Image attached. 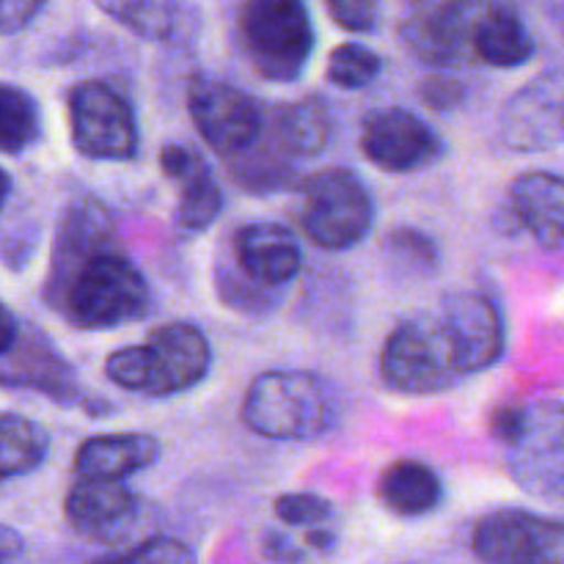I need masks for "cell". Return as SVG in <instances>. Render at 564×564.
I'll return each mask as SVG.
<instances>
[{
    "label": "cell",
    "instance_id": "cell-30",
    "mask_svg": "<svg viewBox=\"0 0 564 564\" xmlns=\"http://www.w3.org/2000/svg\"><path fill=\"white\" fill-rule=\"evenodd\" d=\"M391 253H394L400 262L411 264V268H424L433 270L438 264V248L430 240L427 235H422L419 229H411V226H400V229L391 231L386 237Z\"/></svg>",
    "mask_w": 564,
    "mask_h": 564
},
{
    "label": "cell",
    "instance_id": "cell-22",
    "mask_svg": "<svg viewBox=\"0 0 564 564\" xmlns=\"http://www.w3.org/2000/svg\"><path fill=\"white\" fill-rule=\"evenodd\" d=\"M334 135V119H330L328 102L319 97H306L290 102L275 116V138L290 154L314 158L325 152Z\"/></svg>",
    "mask_w": 564,
    "mask_h": 564
},
{
    "label": "cell",
    "instance_id": "cell-24",
    "mask_svg": "<svg viewBox=\"0 0 564 564\" xmlns=\"http://www.w3.org/2000/svg\"><path fill=\"white\" fill-rule=\"evenodd\" d=\"M22 364H11V367L0 369V380L17 386H31V389L47 391L53 400H69L77 394V386L72 380L69 367L64 364V358L58 352H53L50 347H36L33 350V341L20 352Z\"/></svg>",
    "mask_w": 564,
    "mask_h": 564
},
{
    "label": "cell",
    "instance_id": "cell-36",
    "mask_svg": "<svg viewBox=\"0 0 564 564\" xmlns=\"http://www.w3.org/2000/svg\"><path fill=\"white\" fill-rule=\"evenodd\" d=\"M11 196V174L6 169H0V209H3V204L9 202Z\"/></svg>",
    "mask_w": 564,
    "mask_h": 564
},
{
    "label": "cell",
    "instance_id": "cell-1",
    "mask_svg": "<svg viewBox=\"0 0 564 564\" xmlns=\"http://www.w3.org/2000/svg\"><path fill=\"white\" fill-rule=\"evenodd\" d=\"M47 301L83 330L119 328L152 312L147 275L116 248L113 218L91 198L75 202L61 218Z\"/></svg>",
    "mask_w": 564,
    "mask_h": 564
},
{
    "label": "cell",
    "instance_id": "cell-13",
    "mask_svg": "<svg viewBox=\"0 0 564 564\" xmlns=\"http://www.w3.org/2000/svg\"><path fill=\"white\" fill-rule=\"evenodd\" d=\"M562 69H551L529 80L507 99L501 110V138L510 149L560 147L562 141Z\"/></svg>",
    "mask_w": 564,
    "mask_h": 564
},
{
    "label": "cell",
    "instance_id": "cell-5",
    "mask_svg": "<svg viewBox=\"0 0 564 564\" xmlns=\"http://www.w3.org/2000/svg\"><path fill=\"white\" fill-rule=\"evenodd\" d=\"M240 36L253 69L273 83L303 75L314 53L312 14L297 0H251L240 9Z\"/></svg>",
    "mask_w": 564,
    "mask_h": 564
},
{
    "label": "cell",
    "instance_id": "cell-6",
    "mask_svg": "<svg viewBox=\"0 0 564 564\" xmlns=\"http://www.w3.org/2000/svg\"><path fill=\"white\" fill-rule=\"evenodd\" d=\"M372 220V193L352 171L325 169L303 185L301 224L314 246L325 251L356 248L369 235Z\"/></svg>",
    "mask_w": 564,
    "mask_h": 564
},
{
    "label": "cell",
    "instance_id": "cell-23",
    "mask_svg": "<svg viewBox=\"0 0 564 564\" xmlns=\"http://www.w3.org/2000/svg\"><path fill=\"white\" fill-rule=\"evenodd\" d=\"M50 452V435L42 424L20 413L0 411V482L36 471Z\"/></svg>",
    "mask_w": 564,
    "mask_h": 564
},
{
    "label": "cell",
    "instance_id": "cell-9",
    "mask_svg": "<svg viewBox=\"0 0 564 564\" xmlns=\"http://www.w3.org/2000/svg\"><path fill=\"white\" fill-rule=\"evenodd\" d=\"M187 108L198 135L224 158L242 154L262 135V108L251 94L213 77H196L187 88Z\"/></svg>",
    "mask_w": 564,
    "mask_h": 564
},
{
    "label": "cell",
    "instance_id": "cell-31",
    "mask_svg": "<svg viewBox=\"0 0 564 564\" xmlns=\"http://www.w3.org/2000/svg\"><path fill=\"white\" fill-rule=\"evenodd\" d=\"M325 11L336 25L352 33L375 31L380 20V6L372 0H330L325 3Z\"/></svg>",
    "mask_w": 564,
    "mask_h": 564
},
{
    "label": "cell",
    "instance_id": "cell-25",
    "mask_svg": "<svg viewBox=\"0 0 564 564\" xmlns=\"http://www.w3.org/2000/svg\"><path fill=\"white\" fill-rule=\"evenodd\" d=\"M42 135V110L22 86L0 80V154H22Z\"/></svg>",
    "mask_w": 564,
    "mask_h": 564
},
{
    "label": "cell",
    "instance_id": "cell-29",
    "mask_svg": "<svg viewBox=\"0 0 564 564\" xmlns=\"http://www.w3.org/2000/svg\"><path fill=\"white\" fill-rule=\"evenodd\" d=\"M275 516L281 523L297 529H319L330 518V505L317 494H286L275 499Z\"/></svg>",
    "mask_w": 564,
    "mask_h": 564
},
{
    "label": "cell",
    "instance_id": "cell-2",
    "mask_svg": "<svg viewBox=\"0 0 564 564\" xmlns=\"http://www.w3.org/2000/svg\"><path fill=\"white\" fill-rule=\"evenodd\" d=\"M213 364L207 336L191 323L160 325L149 341L113 350L105 358V375L124 391L171 397L202 383Z\"/></svg>",
    "mask_w": 564,
    "mask_h": 564
},
{
    "label": "cell",
    "instance_id": "cell-18",
    "mask_svg": "<svg viewBox=\"0 0 564 564\" xmlns=\"http://www.w3.org/2000/svg\"><path fill=\"white\" fill-rule=\"evenodd\" d=\"M160 444L149 433H105L83 441L75 452V474L80 479L121 482L130 474L152 468Z\"/></svg>",
    "mask_w": 564,
    "mask_h": 564
},
{
    "label": "cell",
    "instance_id": "cell-21",
    "mask_svg": "<svg viewBox=\"0 0 564 564\" xmlns=\"http://www.w3.org/2000/svg\"><path fill=\"white\" fill-rule=\"evenodd\" d=\"M378 494L391 512L402 518H419L438 510L444 501V485L430 466L419 460H400L386 468Z\"/></svg>",
    "mask_w": 564,
    "mask_h": 564
},
{
    "label": "cell",
    "instance_id": "cell-14",
    "mask_svg": "<svg viewBox=\"0 0 564 564\" xmlns=\"http://www.w3.org/2000/svg\"><path fill=\"white\" fill-rule=\"evenodd\" d=\"M441 317L455 341L463 378L485 372L505 356V319H501L499 306L488 295L463 292V295L449 297L441 308Z\"/></svg>",
    "mask_w": 564,
    "mask_h": 564
},
{
    "label": "cell",
    "instance_id": "cell-4",
    "mask_svg": "<svg viewBox=\"0 0 564 564\" xmlns=\"http://www.w3.org/2000/svg\"><path fill=\"white\" fill-rule=\"evenodd\" d=\"M380 375L391 391L411 397L441 394L463 378L441 312L413 314L397 325L380 356Z\"/></svg>",
    "mask_w": 564,
    "mask_h": 564
},
{
    "label": "cell",
    "instance_id": "cell-32",
    "mask_svg": "<svg viewBox=\"0 0 564 564\" xmlns=\"http://www.w3.org/2000/svg\"><path fill=\"white\" fill-rule=\"evenodd\" d=\"M419 97L430 110L438 113H452L466 102V83H460L452 75H430L419 86Z\"/></svg>",
    "mask_w": 564,
    "mask_h": 564
},
{
    "label": "cell",
    "instance_id": "cell-35",
    "mask_svg": "<svg viewBox=\"0 0 564 564\" xmlns=\"http://www.w3.org/2000/svg\"><path fill=\"white\" fill-rule=\"evenodd\" d=\"M17 341H20V325H17L14 314L0 303V358L9 356Z\"/></svg>",
    "mask_w": 564,
    "mask_h": 564
},
{
    "label": "cell",
    "instance_id": "cell-11",
    "mask_svg": "<svg viewBox=\"0 0 564 564\" xmlns=\"http://www.w3.org/2000/svg\"><path fill=\"white\" fill-rule=\"evenodd\" d=\"M361 152L380 171L411 174L441 160L444 141L413 110L380 108L364 119Z\"/></svg>",
    "mask_w": 564,
    "mask_h": 564
},
{
    "label": "cell",
    "instance_id": "cell-17",
    "mask_svg": "<svg viewBox=\"0 0 564 564\" xmlns=\"http://www.w3.org/2000/svg\"><path fill=\"white\" fill-rule=\"evenodd\" d=\"M237 264L242 273L259 286H284L301 273L303 251L286 226L281 224H248L237 231L235 240Z\"/></svg>",
    "mask_w": 564,
    "mask_h": 564
},
{
    "label": "cell",
    "instance_id": "cell-16",
    "mask_svg": "<svg viewBox=\"0 0 564 564\" xmlns=\"http://www.w3.org/2000/svg\"><path fill=\"white\" fill-rule=\"evenodd\" d=\"M160 169L180 187L176 226L191 235L207 231L224 213V191L215 182L207 160L185 143H165L160 149Z\"/></svg>",
    "mask_w": 564,
    "mask_h": 564
},
{
    "label": "cell",
    "instance_id": "cell-20",
    "mask_svg": "<svg viewBox=\"0 0 564 564\" xmlns=\"http://www.w3.org/2000/svg\"><path fill=\"white\" fill-rule=\"evenodd\" d=\"M471 55L499 69H516L534 55V39L512 6H477Z\"/></svg>",
    "mask_w": 564,
    "mask_h": 564
},
{
    "label": "cell",
    "instance_id": "cell-15",
    "mask_svg": "<svg viewBox=\"0 0 564 564\" xmlns=\"http://www.w3.org/2000/svg\"><path fill=\"white\" fill-rule=\"evenodd\" d=\"M69 527L94 543H121L138 523V496L121 482L77 479L64 501Z\"/></svg>",
    "mask_w": 564,
    "mask_h": 564
},
{
    "label": "cell",
    "instance_id": "cell-3",
    "mask_svg": "<svg viewBox=\"0 0 564 564\" xmlns=\"http://www.w3.org/2000/svg\"><path fill=\"white\" fill-rule=\"evenodd\" d=\"M339 419L336 394L312 372L273 369L248 386L242 422L257 435L275 441H308L328 433Z\"/></svg>",
    "mask_w": 564,
    "mask_h": 564
},
{
    "label": "cell",
    "instance_id": "cell-12",
    "mask_svg": "<svg viewBox=\"0 0 564 564\" xmlns=\"http://www.w3.org/2000/svg\"><path fill=\"white\" fill-rule=\"evenodd\" d=\"M477 3H422L400 22V36L416 58L455 66L471 58V25Z\"/></svg>",
    "mask_w": 564,
    "mask_h": 564
},
{
    "label": "cell",
    "instance_id": "cell-26",
    "mask_svg": "<svg viewBox=\"0 0 564 564\" xmlns=\"http://www.w3.org/2000/svg\"><path fill=\"white\" fill-rule=\"evenodd\" d=\"M99 11L113 17L119 25L149 42H163L176 25L180 6L165 0H119V3H99Z\"/></svg>",
    "mask_w": 564,
    "mask_h": 564
},
{
    "label": "cell",
    "instance_id": "cell-27",
    "mask_svg": "<svg viewBox=\"0 0 564 564\" xmlns=\"http://www.w3.org/2000/svg\"><path fill=\"white\" fill-rule=\"evenodd\" d=\"M383 69V61L367 44L345 42L328 55V80L345 91H358L369 86Z\"/></svg>",
    "mask_w": 564,
    "mask_h": 564
},
{
    "label": "cell",
    "instance_id": "cell-8",
    "mask_svg": "<svg viewBox=\"0 0 564 564\" xmlns=\"http://www.w3.org/2000/svg\"><path fill=\"white\" fill-rule=\"evenodd\" d=\"M474 554L482 564H564V527L529 510H499L474 529Z\"/></svg>",
    "mask_w": 564,
    "mask_h": 564
},
{
    "label": "cell",
    "instance_id": "cell-10",
    "mask_svg": "<svg viewBox=\"0 0 564 564\" xmlns=\"http://www.w3.org/2000/svg\"><path fill=\"white\" fill-rule=\"evenodd\" d=\"M562 402L527 405V419L516 438L507 444V466L523 490L543 499H560L564 485V435Z\"/></svg>",
    "mask_w": 564,
    "mask_h": 564
},
{
    "label": "cell",
    "instance_id": "cell-33",
    "mask_svg": "<svg viewBox=\"0 0 564 564\" xmlns=\"http://www.w3.org/2000/svg\"><path fill=\"white\" fill-rule=\"evenodd\" d=\"M44 11V3H28V0H0V36L22 31L33 17Z\"/></svg>",
    "mask_w": 564,
    "mask_h": 564
},
{
    "label": "cell",
    "instance_id": "cell-19",
    "mask_svg": "<svg viewBox=\"0 0 564 564\" xmlns=\"http://www.w3.org/2000/svg\"><path fill=\"white\" fill-rule=\"evenodd\" d=\"M510 204L518 224L543 248L562 246L564 182L554 171H529L510 185Z\"/></svg>",
    "mask_w": 564,
    "mask_h": 564
},
{
    "label": "cell",
    "instance_id": "cell-34",
    "mask_svg": "<svg viewBox=\"0 0 564 564\" xmlns=\"http://www.w3.org/2000/svg\"><path fill=\"white\" fill-rule=\"evenodd\" d=\"M25 556V540L9 523H0V564H17Z\"/></svg>",
    "mask_w": 564,
    "mask_h": 564
},
{
    "label": "cell",
    "instance_id": "cell-28",
    "mask_svg": "<svg viewBox=\"0 0 564 564\" xmlns=\"http://www.w3.org/2000/svg\"><path fill=\"white\" fill-rule=\"evenodd\" d=\"M91 564H198L196 551L182 540L169 538V534H158L143 543L132 545V549L119 551V554L99 556Z\"/></svg>",
    "mask_w": 564,
    "mask_h": 564
},
{
    "label": "cell",
    "instance_id": "cell-7",
    "mask_svg": "<svg viewBox=\"0 0 564 564\" xmlns=\"http://www.w3.org/2000/svg\"><path fill=\"white\" fill-rule=\"evenodd\" d=\"M72 147L88 160L124 163L138 154V124L130 102L102 80L77 83L66 99Z\"/></svg>",
    "mask_w": 564,
    "mask_h": 564
}]
</instances>
